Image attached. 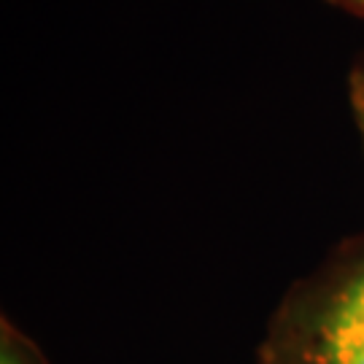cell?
I'll return each mask as SVG.
<instances>
[{
    "label": "cell",
    "mask_w": 364,
    "mask_h": 364,
    "mask_svg": "<svg viewBox=\"0 0 364 364\" xmlns=\"http://www.w3.org/2000/svg\"><path fill=\"white\" fill-rule=\"evenodd\" d=\"M364 353V270L338 294L321 324V356L326 364Z\"/></svg>",
    "instance_id": "6da1fadb"
},
{
    "label": "cell",
    "mask_w": 364,
    "mask_h": 364,
    "mask_svg": "<svg viewBox=\"0 0 364 364\" xmlns=\"http://www.w3.org/2000/svg\"><path fill=\"white\" fill-rule=\"evenodd\" d=\"M0 364H22V362H19V356H16V353H11L9 348H6L3 356H0Z\"/></svg>",
    "instance_id": "3957f363"
},
{
    "label": "cell",
    "mask_w": 364,
    "mask_h": 364,
    "mask_svg": "<svg viewBox=\"0 0 364 364\" xmlns=\"http://www.w3.org/2000/svg\"><path fill=\"white\" fill-rule=\"evenodd\" d=\"M353 108H356V117L364 130V70H359L353 78Z\"/></svg>",
    "instance_id": "7a4b0ae2"
},
{
    "label": "cell",
    "mask_w": 364,
    "mask_h": 364,
    "mask_svg": "<svg viewBox=\"0 0 364 364\" xmlns=\"http://www.w3.org/2000/svg\"><path fill=\"white\" fill-rule=\"evenodd\" d=\"M353 6H359V9H364V0H351Z\"/></svg>",
    "instance_id": "5b68a950"
},
{
    "label": "cell",
    "mask_w": 364,
    "mask_h": 364,
    "mask_svg": "<svg viewBox=\"0 0 364 364\" xmlns=\"http://www.w3.org/2000/svg\"><path fill=\"white\" fill-rule=\"evenodd\" d=\"M338 364H364V353H359V356H351V359H346V362H338Z\"/></svg>",
    "instance_id": "277c9868"
}]
</instances>
